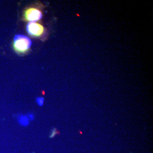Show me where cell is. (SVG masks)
Returning <instances> with one entry per match:
<instances>
[{"label":"cell","instance_id":"1","mask_svg":"<svg viewBox=\"0 0 153 153\" xmlns=\"http://www.w3.org/2000/svg\"><path fill=\"white\" fill-rule=\"evenodd\" d=\"M32 45L31 39L23 35H16L14 38L13 47L16 53L23 55L27 53Z\"/></svg>","mask_w":153,"mask_h":153},{"label":"cell","instance_id":"2","mask_svg":"<svg viewBox=\"0 0 153 153\" xmlns=\"http://www.w3.org/2000/svg\"><path fill=\"white\" fill-rule=\"evenodd\" d=\"M42 11L35 7L27 9L24 13L25 19L29 22H36L42 18Z\"/></svg>","mask_w":153,"mask_h":153},{"label":"cell","instance_id":"3","mask_svg":"<svg viewBox=\"0 0 153 153\" xmlns=\"http://www.w3.org/2000/svg\"><path fill=\"white\" fill-rule=\"evenodd\" d=\"M28 33L33 37H40L44 33V28L36 22H29L26 26Z\"/></svg>","mask_w":153,"mask_h":153},{"label":"cell","instance_id":"4","mask_svg":"<svg viewBox=\"0 0 153 153\" xmlns=\"http://www.w3.org/2000/svg\"><path fill=\"white\" fill-rule=\"evenodd\" d=\"M29 119L27 116L22 115L19 116L18 117V122L19 123L23 126H27L29 124Z\"/></svg>","mask_w":153,"mask_h":153},{"label":"cell","instance_id":"5","mask_svg":"<svg viewBox=\"0 0 153 153\" xmlns=\"http://www.w3.org/2000/svg\"><path fill=\"white\" fill-rule=\"evenodd\" d=\"M36 103L39 106H42L44 102V99L43 97H38L36 99Z\"/></svg>","mask_w":153,"mask_h":153},{"label":"cell","instance_id":"6","mask_svg":"<svg viewBox=\"0 0 153 153\" xmlns=\"http://www.w3.org/2000/svg\"><path fill=\"white\" fill-rule=\"evenodd\" d=\"M56 134H57V130H56V129H53V130L52 131V133H51V134L50 137L53 138V137H55Z\"/></svg>","mask_w":153,"mask_h":153},{"label":"cell","instance_id":"7","mask_svg":"<svg viewBox=\"0 0 153 153\" xmlns=\"http://www.w3.org/2000/svg\"><path fill=\"white\" fill-rule=\"evenodd\" d=\"M27 117L30 120H33L34 119V116H33V114H30L28 115Z\"/></svg>","mask_w":153,"mask_h":153}]
</instances>
